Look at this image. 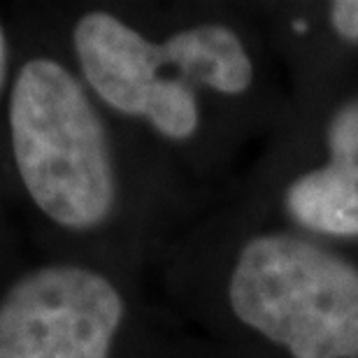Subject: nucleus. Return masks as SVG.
I'll return each mask as SVG.
<instances>
[{
  "mask_svg": "<svg viewBox=\"0 0 358 358\" xmlns=\"http://www.w3.org/2000/svg\"><path fill=\"white\" fill-rule=\"evenodd\" d=\"M12 152L28 196L49 219L89 231L114 207L105 126L87 91L61 63L31 59L10 96Z\"/></svg>",
  "mask_w": 358,
  "mask_h": 358,
  "instance_id": "nucleus-1",
  "label": "nucleus"
},
{
  "mask_svg": "<svg viewBox=\"0 0 358 358\" xmlns=\"http://www.w3.org/2000/svg\"><path fill=\"white\" fill-rule=\"evenodd\" d=\"M228 296L242 324L293 358H358V270L310 242L252 240Z\"/></svg>",
  "mask_w": 358,
  "mask_h": 358,
  "instance_id": "nucleus-2",
  "label": "nucleus"
},
{
  "mask_svg": "<svg viewBox=\"0 0 358 358\" xmlns=\"http://www.w3.org/2000/svg\"><path fill=\"white\" fill-rule=\"evenodd\" d=\"M121 319L124 300L98 272L31 270L0 300V358H110Z\"/></svg>",
  "mask_w": 358,
  "mask_h": 358,
  "instance_id": "nucleus-3",
  "label": "nucleus"
},
{
  "mask_svg": "<svg viewBox=\"0 0 358 358\" xmlns=\"http://www.w3.org/2000/svg\"><path fill=\"white\" fill-rule=\"evenodd\" d=\"M73 40L84 77L107 105L121 114L145 117L170 140L196 133V96L166 42L154 45L107 12L84 14Z\"/></svg>",
  "mask_w": 358,
  "mask_h": 358,
  "instance_id": "nucleus-4",
  "label": "nucleus"
},
{
  "mask_svg": "<svg viewBox=\"0 0 358 358\" xmlns=\"http://www.w3.org/2000/svg\"><path fill=\"white\" fill-rule=\"evenodd\" d=\"M184 80L221 93H242L252 84V61L240 38L226 26H196L166 40Z\"/></svg>",
  "mask_w": 358,
  "mask_h": 358,
  "instance_id": "nucleus-5",
  "label": "nucleus"
},
{
  "mask_svg": "<svg viewBox=\"0 0 358 358\" xmlns=\"http://www.w3.org/2000/svg\"><path fill=\"white\" fill-rule=\"evenodd\" d=\"M298 224L328 235H358V184L333 166L307 173L286 191Z\"/></svg>",
  "mask_w": 358,
  "mask_h": 358,
  "instance_id": "nucleus-6",
  "label": "nucleus"
},
{
  "mask_svg": "<svg viewBox=\"0 0 358 358\" xmlns=\"http://www.w3.org/2000/svg\"><path fill=\"white\" fill-rule=\"evenodd\" d=\"M331 166L358 184V103H349L335 114L331 131Z\"/></svg>",
  "mask_w": 358,
  "mask_h": 358,
  "instance_id": "nucleus-7",
  "label": "nucleus"
},
{
  "mask_svg": "<svg viewBox=\"0 0 358 358\" xmlns=\"http://www.w3.org/2000/svg\"><path fill=\"white\" fill-rule=\"evenodd\" d=\"M333 26L342 38L358 40V0H340L331 10Z\"/></svg>",
  "mask_w": 358,
  "mask_h": 358,
  "instance_id": "nucleus-8",
  "label": "nucleus"
},
{
  "mask_svg": "<svg viewBox=\"0 0 358 358\" xmlns=\"http://www.w3.org/2000/svg\"><path fill=\"white\" fill-rule=\"evenodd\" d=\"M5 70H7V42H5L3 26H0V89H3L5 82Z\"/></svg>",
  "mask_w": 358,
  "mask_h": 358,
  "instance_id": "nucleus-9",
  "label": "nucleus"
}]
</instances>
